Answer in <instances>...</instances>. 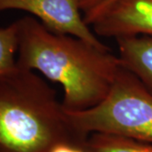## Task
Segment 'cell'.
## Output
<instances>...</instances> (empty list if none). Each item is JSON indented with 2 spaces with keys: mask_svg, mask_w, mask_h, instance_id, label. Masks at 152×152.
<instances>
[{
  "mask_svg": "<svg viewBox=\"0 0 152 152\" xmlns=\"http://www.w3.org/2000/svg\"><path fill=\"white\" fill-rule=\"evenodd\" d=\"M18 28L16 22L0 28V78L18 69Z\"/></svg>",
  "mask_w": 152,
  "mask_h": 152,
  "instance_id": "obj_8",
  "label": "cell"
},
{
  "mask_svg": "<svg viewBox=\"0 0 152 152\" xmlns=\"http://www.w3.org/2000/svg\"><path fill=\"white\" fill-rule=\"evenodd\" d=\"M115 40L122 65L152 90V37L140 35Z\"/></svg>",
  "mask_w": 152,
  "mask_h": 152,
  "instance_id": "obj_6",
  "label": "cell"
},
{
  "mask_svg": "<svg viewBox=\"0 0 152 152\" xmlns=\"http://www.w3.org/2000/svg\"><path fill=\"white\" fill-rule=\"evenodd\" d=\"M97 36L152 37V0H115L91 24Z\"/></svg>",
  "mask_w": 152,
  "mask_h": 152,
  "instance_id": "obj_5",
  "label": "cell"
},
{
  "mask_svg": "<svg viewBox=\"0 0 152 152\" xmlns=\"http://www.w3.org/2000/svg\"><path fill=\"white\" fill-rule=\"evenodd\" d=\"M15 22L18 68L38 71L60 85L66 110L91 108L107 96L123 66L110 48L52 31L34 16L23 17Z\"/></svg>",
  "mask_w": 152,
  "mask_h": 152,
  "instance_id": "obj_1",
  "label": "cell"
},
{
  "mask_svg": "<svg viewBox=\"0 0 152 152\" xmlns=\"http://www.w3.org/2000/svg\"><path fill=\"white\" fill-rule=\"evenodd\" d=\"M114 1H115V0H102V1L101 2V4H100L96 8H95L94 10H92L91 11H90L89 13H87L86 15H84V19H85L86 22L91 26V22H92L93 20L101 14V13H102V12L111 4H113Z\"/></svg>",
  "mask_w": 152,
  "mask_h": 152,
  "instance_id": "obj_9",
  "label": "cell"
},
{
  "mask_svg": "<svg viewBox=\"0 0 152 152\" xmlns=\"http://www.w3.org/2000/svg\"><path fill=\"white\" fill-rule=\"evenodd\" d=\"M57 91L33 70L0 78V152H49L59 143L85 146Z\"/></svg>",
  "mask_w": 152,
  "mask_h": 152,
  "instance_id": "obj_2",
  "label": "cell"
},
{
  "mask_svg": "<svg viewBox=\"0 0 152 152\" xmlns=\"http://www.w3.org/2000/svg\"><path fill=\"white\" fill-rule=\"evenodd\" d=\"M73 152H89L85 146H75Z\"/></svg>",
  "mask_w": 152,
  "mask_h": 152,
  "instance_id": "obj_12",
  "label": "cell"
},
{
  "mask_svg": "<svg viewBox=\"0 0 152 152\" xmlns=\"http://www.w3.org/2000/svg\"><path fill=\"white\" fill-rule=\"evenodd\" d=\"M102 1V0H82L81 10L84 15L89 13L90 11L94 10L95 8H96L101 4Z\"/></svg>",
  "mask_w": 152,
  "mask_h": 152,
  "instance_id": "obj_10",
  "label": "cell"
},
{
  "mask_svg": "<svg viewBox=\"0 0 152 152\" xmlns=\"http://www.w3.org/2000/svg\"><path fill=\"white\" fill-rule=\"evenodd\" d=\"M66 113L83 134L106 133L152 143V90L124 66L100 103Z\"/></svg>",
  "mask_w": 152,
  "mask_h": 152,
  "instance_id": "obj_3",
  "label": "cell"
},
{
  "mask_svg": "<svg viewBox=\"0 0 152 152\" xmlns=\"http://www.w3.org/2000/svg\"><path fill=\"white\" fill-rule=\"evenodd\" d=\"M85 147L89 152H152L151 142L106 133L90 134Z\"/></svg>",
  "mask_w": 152,
  "mask_h": 152,
  "instance_id": "obj_7",
  "label": "cell"
},
{
  "mask_svg": "<svg viewBox=\"0 0 152 152\" xmlns=\"http://www.w3.org/2000/svg\"><path fill=\"white\" fill-rule=\"evenodd\" d=\"M75 146L79 145H75L69 143H59L53 147L49 152H73Z\"/></svg>",
  "mask_w": 152,
  "mask_h": 152,
  "instance_id": "obj_11",
  "label": "cell"
},
{
  "mask_svg": "<svg viewBox=\"0 0 152 152\" xmlns=\"http://www.w3.org/2000/svg\"><path fill=\"white\" fill-rule=\"evenodd\" d=\"M82 0H0V11L19 10L36 17L52 31L69 34L109 48L91 30L81 14Z\"/></svg>",
  "mask_w": 152,
  "mask_h": 152,
  "instance_id": "obj_4",
  "label": "cell"
}]
</instances>
